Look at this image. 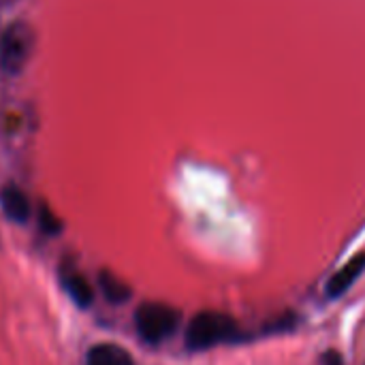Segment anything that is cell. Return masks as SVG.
<instances>
[{
    "mask_svg": "<svg viewBox=\"0 0 365 365\" xmlns=\"http://www.w3.org/2000/svg\"><path fill=\"white\" fill-rule=\"evenodd\" d=\"M237 336V325L231 317L220 312H201L197 314L188 327L184 342L190 351H205Z\"/></svg>",
    "mask_w": 365,
    "mask_h": 365,
    "instance_id": "6da1fadb",
    "label": "cell"
},
{
    "mask_svg": "<svg viewBox=\"0 0 365 365\" xmlns=\"http://www.w3.org/2000/svg\"><path fill=\"white\" fill-rule=\"evenodd\" d=\"M180 323V312L165 304H143L135 312V327L143 342L160 344L169 340Z\"/></svg>",
    "mask_w": 365,
    "mask_h": 365,
    "instance_id": "7a4b0ae2",
    "label": "cell"
},
{
    "mask_svg": "<svg viewBox=\"0 0 365 365\" xmlns=\"http://www.w3.org/2000/svg\"><path fill=\"white\" fill-rule=\"evenodd\" d=\"M34 45V34L28 24L15 21L4 28L0 36V68L6 75H15L24 68Z\"/></svg>",
    "mask_w": 365,
    "mask_h": 365,
    "instance_id": "3957f363",
    "label": "cell"
},
{
    "mask_svg": "<svg viewBox=\"0 0 365 365\" xmlns=\"http://www.w3.org/2000/svg\"><path fill=\"white\" fill-rule=\"evenodd\" d=\"M365 269V252L361 255H357V257H353L340 272H336L331 278H329V282H327V289H325V295L329 297V299H336V297H340L342 293H346L353 284H355V280L364 274Z\"/></svg>",
    "mask_w": 365,
    "mask_h": 365,
    "instance_id": "277c9868",
    "label": "cell"
},
{
    "mask_svg": "<svg viewBox=\"0 0 365 365\" xmlns=\"http://www.w3.org/2000/svg\"><path fill=\"white\" fill-rule=\"evenodd\" d=\"M0 203H2V210H4L9 220H15V222L28 220V216H30V201H28V197L17 186H6L0 192Z\"/></svg>",
    "mask_w": 365,
    "mask_h": 365,
    "instance_id": "5b68a950",
    "label": "cell"
},
{
    "mask_svg": "<svg viewBox=\"0 0 365 365\" xmlns=\"http://www.w3.org/2000/svg\"><path fill=\"white\" fill-rule=\"evenodd\" d=\"M86 365H135V361L118 344H96L88 351Z\"/></svg>",
    "mask_w": 365,
    "mask_h": 365,
    "instance_id": "8992f818",
    "label": "cell"
},
{
    "mask_svg": "<svg viewBox=\"0 0 365 365\" xmlns=\"http://www.w3.org/2000/svg\"><path fill=\"white\" fill-rule=\"evenodd\" d=\"M62 287H64V291L71 295V299L77 304V306H81V308H86V306H90L92 304V289H90V284L86 282V278L83 276H79V274H75V272H66V274H62Z\"/></svg>",
    "mask_w": 365,
    "mask_h": 365,
    "instance_id": "52a82bcc",
    "label": "cell"
},
{
    "mask_svg": "<svg viewBox=\"0 0 365 365\" xmlns=\"http://www.w3.org/2000/svg\"><path fill=\"white\" fill-rule=\"evenodd\" d=\"M101 291H103L105 299L111 304H124L130 297V289L120 278L111 276L109 272L101 274Z\"/></svg>",
    "mask_w": 365,
    "mask_h": 365,
    "instance_id": "ba28073f",
    "label": "cell"
},
{
    "mask_svg": "<svg viewBox=\"0 0 365 365\" xmlns=\"http://www.w3.org/2000/svg\"><path fill=\"white\" fill-rule=\"evenodd\" d=\"M41 227L45 233H58L60 231V222L53 218V214L47 207H43V212H41Z\"/></svg>",
    "mask_w": 365,
    "mask_h": 365,
    "instance_id": "9c48e42d",
    "label": "cell"
},
{
    "mask_svg": "<svg viewBox=\"0 0 365 365\" xmlns=\"http://www.w3.org/2000/svg\"><path fill=\"white\" fill-rule=\"evenodd\" d=\"M323 365H344L342 357L338 353H327L325 359H323Z\"/></svg>",
    "mask_w": 365,
    "mask_h": 365,
    "instance_id": "30bf717a",
    "label": "cell"
}]
</instances>
